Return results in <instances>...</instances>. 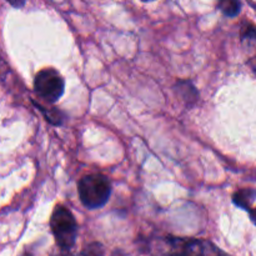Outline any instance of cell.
<instances>
[{"mask_svg":"<svg viewBox=\"0 0 256 256\" xmlns=\"http://www.w3.org/2000/svg\"><path fill=\"white\" fill-rule=\"evenodd\" d=\"M80 202L88 209H99L104 206L112 194V186L106 176L102 174H90L82 178L78 185Z\"/></svg>","mask_w":256,"mask_h":256,"instance_id":"6da1fadb","label":"cell"},{"mask_svg":"<svg viewBox=\"0 0 256 256\" xmlns=\"http://www.w3.org/2000/svg\"><path fill=\"white\" fill-rule=\"evenodd\" d=\"M50 228L60 249L69 252L74 246L78 234V225L72 212L62 205H58L52 212Z\"/></svg>","mask_w":256,"mask_h":256,"instance_id":"7a4b0ae2","label":"cell"},{"mask_svg":"<svg viewBox=\"0 0 256 256\" xmlns=\"http://www.w3.org/2000/svg\"><path fill=\"white\" fill-rule=\"evenodd\" d=\"M168 256H222L215 245L205 240L168 238Z\"/></svg>","mask_w":256,"mask_h":256,"instance_id":"3957f363","label":"cell"},{"mask_svg":"<svg viewBox=\"0 0 256 256\" xmlns=\"http://www.w3.org/2000/svg\"><path fill=\"white\" fill-rule=\"evenodd\" d=\"M35 92L46 102H55L64 94L65 82L62 75L54 69H44L35 76Z\"/></svg>","mask_w":256,"mask_h":256,"instance_id":"277c9868","label":"cell"},{"mask_svg":"<svg viewBox=\"0 0 256 256\" xmlns=\"http://www.w3.org/2000/svg\"><path fill=\"white\" fill-rule=\"evenodd\" d=\"M255 199L256 192L252 189L239 190V192H236L232 195V202H234V204L236 205V206L242 208V209L248 210V212H250V210L252 209V202H255Z\"/></svg>","mask_w":256,"mask_h":256,"instance_id":"5b68a950","label":"cell"},{"mask_svg":"<svg viewBox=\"0 0 256 256\" xmlns=\"http://www.w3.org/2000/svg\"><path fill=\"white\" fill-rule=\"evenodd\" d=\"M218 8L222 10V12L226 16L234 18L242 10V2L240 0H219Z\"/></svg>","mask_w":256,"mask_h":256,"instance_id":"8992f818","label":"cell"},{"mask_svg":"<svg viewBox=\"0 0 256 256\" xmlns=\"http://www.w3.org/2000/svg\"><path fill=\"white\" fill-rule=\"evenodd\" d=\"M104 255V248L99 242H92L88 245L82 252V256H102Z\"/></svg>","mask_w":256,"mask_h":256,"instance_id":"52a82bcc","label":"cell"},{"mask_svg":"<svg viewBox=\"0 0 256 256\" xmlns=\"http://www.w3.org/2000/svg\"><path fill=\"white\" fill-rule=\"evenodd\" d=\"M14 8H22L24 6V4L26 2V0H6Z\"/></svg>","mask_w":256,"mask_h":256,"instance_id":"ba28073f","label":"cell"},{"mask_svg":"<svg viewBox=\"0 0 256 256\" xmlns=\"http://www.w3.org/2000/svg\"><path fill=\"white\" fill-rule=\"evenodd\" d=\"M249 214H250V219H252V222L256 225V208H252V209L249 212Z\"/></svg>","mask_w":256,"mask_h":256,"instance_id":"9c48e42d","label":"cell"},{"mask_svg":"<svg viewBox=\"0 0 256 256\" xmlns=\"http://www.w3.org/2000/svg\"><path fill=\"white\" fill-rule=\"evenodd\" d=\"M56 256H72V255L69 254L68 252H65V250H62V252H60V254H58Z\"/></svg>","mask_w":256,"mask_h":256,"instance_id":"30bf717a","label":"cell"},{"mask_svg":"<svg viewBox=\"0 0 256 256\" xmlns=\"http://www.w3.org/2000/svg\"><path fill=\"white\" fill-rule=\"evenodd\" d=\"M112 256H124L122 254V252H115L114 254H112Z\"/></svg>","mask_w":256,"mask_h":256,"instance_id":"8fae6325","label":"cell"},{"mask_svg":"<svg viewBox=\"0 0 256 256\" xmlns=\"http://www.w3.org/2000/svg\"><path fill=\"white\" fill-rule=\"evenodd\" d=\"M142 2H152V0H142Z\"/></svg>","mask_w":256,"mask_h":256,"instance_id":"7c38bea8","label":"cell"}]
</instances>
